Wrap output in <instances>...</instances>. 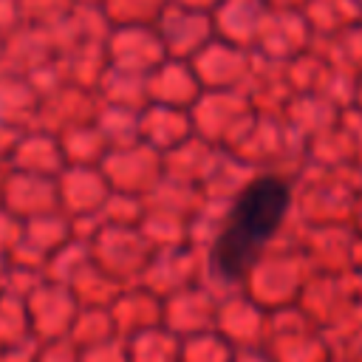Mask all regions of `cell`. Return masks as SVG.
<instances>
[{
    "instance_id": "obj_1",
    "label": "cell",
    "mask_w": 362,
    "mask_h": 362,
    "mask_svg": "<svg viewBox=\"0 0 362 362\" xmlns=\"http://www.w3.org/2000/svg\"><path fill=\"white\" fill-rule=\"evenodd\" d=\"M288 201H291V189L277 175L255 178L235 198L232 212L212 246V272L221 280L235 283L252 269L260 249L283 223L288 212Z\"/></svg>"
}]
</instances>
